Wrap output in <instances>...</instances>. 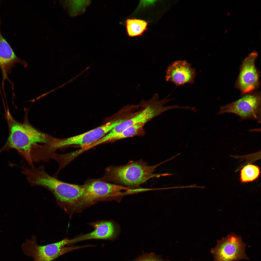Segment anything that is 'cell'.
I'll use <instances>...</instances> for the list:
<instances>
[{
	"mask_svg": "<svg viewBox=\"0 0 261 261\" xmlns=\"http://www.w3.org/2000/svg\"><path fill=\"white\" fill-rule=\"evenodd\" d=\"M34 186L43 187L54 196L58 205L72 216L79 207L87 205L91 201L88 193L81 185L69 183L51 176L41 167L34 173L32 179Z\"/></svg>",
	"mask_w": 261,
	"mask_h": 261,
	"instance_id": "1",
	"label": "cell"
},
{
	"mask_svg": "<svg viewBox=\"0 0 261 261\" xmlns=\"http://www.w3.org/2000/svg\"><path fill=\"white\" fill-rule=\"evenodd\" d=\"M25 111L23 123L17 121L12 116L8 109L5 118L8 125L9 134L7 141L0 149V153L14 148L25 159L29 166L34 165L32 156L33 146L37 143L44 144L51 143L55 138L37 129L29 123L28 112Z\"/></svg>",
	"mask_w": 261,
	"mask_h": 261,
	"instance_id": "2",
	"label": "cell"
},
{
	"mask_svg": "<svg viewBox=\"0 0 261 261\" xmlns=\"http://www.w3.org/2000/svg\"><path fill=\"white\" fill-rule=\"evenodd\" d=\"M170 159L157 164L149 166L140 160L131 161L126 164L118 166H110L106 168V178L117 184L130 189H139L140 185L149 179L161 176L171 175V173L154 174L155 169Z\"/></svg>",
	"mask_w": 261,
	"mask_h": 261,
	"instance_id": "3",
	"label": "cell"
},
{
	"mask_svg": "<svg viewBox=\"0 0 261 261\" xmlns=\"http://www.w3.org/2000/svg\"><path fill=\"white\" fill-rule=\"evenodd\" d=\"M169 101L167 98L159 100L157 94L152 98L147 101L143 100L139 105L142 107V109L135 113L130 117L123 121L116 126L105 136L108 140H112L126 128L134 124L140 123H146L154 117L159 115L167 110L171 109V106H164V104Z\"/></svg>",
	"mask_w": 261,
	"mask_h": 261,
	"instance_id": "4",
	"label": "cell"
},
{
	"mask_svg": "<svg viewBox=\"0 0 261 261\" xmlns=\"http://www.w3.org/2000/svg\"><path fill=\"white\" fill-rule=\"evenodd\" d=\"M71 242V239L66 238L55 243L40 245L37 243L36 236L33 235L22 244L21 248L24 254L32 258L33 261H53L69 252L90 247L89 245L66 246L70 245Z\"/></svg>",
	"mask_w": 261,
	"mask_h": 261,
	"instance_id": "5",
	"label": "cell"
},
{
	"mask_svg": "<svg viewBox=\"0 0 261 261\" xmlns=\"http://www.w3.org/2000/svg\"><path fill=\"white\" fill-rule=\"evenodd\" d=\"M246 245L241 237L235 233L228 234L217 241L215 246L210 253L213 261H237L249 259L245 252Z\"/></svg>",
	"mask_w": 261,
	"mask_h": 261,
	"instance_id": "6",
	"label": "cell"
},
{
	"mask_svg": "<svg viewBox=\"0 0 261 261\" xmlns=\"http://www.w3.org/2000/svg\"><path fill=\"white\" fill-rule=\"evenodd\" d=\"M122 121L120 117L116 118L102 126L82 134L67 138H57L53 144V147L57 150L71 145H78L81 148L87 146L101 138Z\"/></svg>",
	"mask_w": 261,
	"mask_h": 261,
	"instance_id": "7",
	"label": "cell"
},
{
	"mask_svg": "<svg viewBox=\"0 0 261 261\" xmlns=\"http://www.w3.org/2000/svg\"><path fill=\"white\" fill-rule=\"evenodd\" d=\"M261 97L259 94L245 95L238 100L220 107L218 114H235L241 120L252 119L261 120Z\"/></svg>",
	"mask_w": 261,
	"mask_h": 261,
	"instance_id": "8",
	"label": "cell"
},
{
	"mask_svg": "<svg viewBox=\"0 0 261 261\" xmlns=\"http://www.w3.org/2000/svg\"><path fill=\"white\" fill-rule=\"evenodd\" d=\"M91 195L94 201L114 200L120 203L124 196V192L128 188L116 184L109 183L102 180H90L81 185Z\"/></svg>",
	"mask_w": 261,
	"mask_h": 261,
	"instance_id": "9",
	"label": "cell"
},
{
	"mask_svg": "<svg viewBox=\"0 0 261 261\" xmlns=\"http://www.w3.org/2000/svg\"><path fill=\"white\" fill-rule=\"evenodd\" d=\"M1 19L0 17V68L2 76V88L4 91V83L7 80L10 83L12 88H14L13 83L9 80L8 74L11 73L15 64L19 63L25 67L28 65L26 62L18 58L15 53L11 46L2 35L1 30Z\"/></svg>",
	"mask_w": 261,
	"mask_h": 261,
	"instance_id": "10",
	"label": "cell"
},
{
	"mask_svg": "<svg viewBox=\"0 0 261 261\" xmlns=\"http://www.w3.org/2000/svg\"><path fill=\"white\" fill-rule=\"evenodd\" d=\"M89 224L94 228V230L71 239V245L81 241L92 239L114 240L117 238L120 233L119 226L112 221H100Z\"/></svg>",
	"mask_w": 261,
	"mask_h": 261,
	"instance_id": "11",
	"label": "cell"
},
{
	"mask_svg": "<svg viewBox=\"0 0 261 261\" xmlns=\"http://www.w3.org/2000/svg\"><path fill=\"white\" fill-rule=\"evenodd\" d=\"M257 54L255 51L250 54L242 64L238 83L243 93L249 92L255 89L259 82L258 74L255 65Z\"/></svg>",
	"mask_w": 261,
	"mask_h": 261,
	"instance_id": "12",
	"label": "cell"
},
{
	"mask_svg": "<svg viewBox=\"0 0 261 261\" xmlns=\"http://www.w3.org/2000/svg\"><path fill=\"white\" fill-rule=\"evenodd\" d=\"M186 61H176L168 66L166 71L165 79L180 86L186 83L192 84L196 75L195 68Z\"/></svg>",
	"mask_w": 261,
	"mask_h": 261,
	"instance_id": "13",
	"label": "cell"
},
{
	"mask_svg": "<svg viewBox=\"0 0 261 261\" xmlns=\"http://www.w3.org/2000/svg\"><path fill=\"white\" fill-rule=\"evenodd\" d=\"M146 123H140L130 127L115 137L112 141L134 136L144 135L145 133L143 128Z\"/></svg>",
	"mask_w": 261,
	"mask_h": 261,
	"instance_id": "14",
	"label": "cell"
},
{
	"mask_svg": "<svg viewBox=\"0 0 261 261\" xmlns=\"http://www.w3.org/2000/svg\"><path fill=\"white\" fill-rule=\"evenodd\" d=\"M66 7L69 15L74 16L81 14L85 11L86 8L91 2V0H67Z\"/></svg>",
	"mask_w": 261,
	"mask_h": 261,
	"instance_id": "15",
	"label": "cell"
},
{
	"mask_svg": "<svg viewBox=\"0 0 261 261\" xmlns=\"http://www.w3.org/2000/svg\"><path fill=\"white\" fill-rule=\"evenodd\" d=\"M127 29L128 34L131 36L141 35L146 29L147 23L143 20L128 19L126 21Z\"/></svg>",
	"mask_w": 261,
	"mask_h": 261,
	"instance_id": "16",
	"label": "cell"
},
{
	"mask_svg": "<svg viewBox=\"0 0 261 261\" xmlns=\"http://www.w3.org/2000/svg\"><path fill=\"white\" fill-rule=\"evenodd\" d=\"M258 166L249 165L245 166L241 170V179L243 182L252 181L256 179L260 174Z\"/></svg>",
	"mask_w": 261,
	"mask_h": 261,
	"instance_id": "17",
	"label": "cell"
},
{
	"mask_svg": "<svg viewBox=\"0 0 261 261\" xmlns=\"http://www.w3.org/2000/svg\"><path fill=\"white\" fill-rule=\"evenodd\" d=\"M133 261H170L165 260L153 253H145Z\"/></svg>",
	"mask_w": 261,
	"mask_h": 261,
	"instance_id": "18",
	"label": "cell"
}]
</instances>
